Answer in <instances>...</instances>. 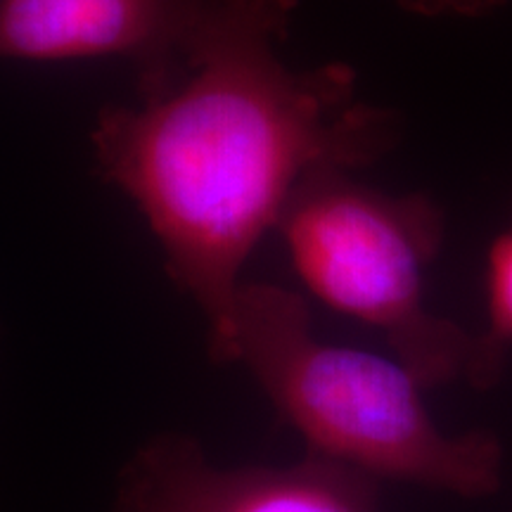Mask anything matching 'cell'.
Listing matches in <instances>:
<instances>
[{
    "instance_id": "6da1fadb",
    "label": "cell",
    "mask_w": 512,
    "mask_h": 512,
    "mask_svg": "<svg viewBox=\"0 0 512 512\" xmlns=\"http://www.w3.org/2000/svg\"><path fill=\"white\" fill-rule=\"evenodd\" d=\"M294 0H209L181 72L93 128L102 176L136 204L166 273L228 335L249 256L278 230L306 178L377 162L399 140L394 112L358 95L347 64L280 57Z\"/></svg>"
},
{
    "instance_id": "7a4b0ae2",
    "label": "cell",
    "mask_w": 512,
    "mask_h": 512,
    "mask_svg": "<svg viewBox=\"0 0 512 512\" xmlns=\"http://www.w3.org/2000/svg\"><path fill=\"white\" fill-rule=\"evenodd\" d=\"M214 358L245 366L313 456L373 479L465 498L501 489L503 448L494 434L441 432L411 370L323 342L313 332L309 306L285 287L242 285Z\"/></svg>"
},
{
    "instance_id": "3957f363",
    "label": "cell",
    "mask_w": 512,
    "mask_h": 512,
    "mask_svg": "<svg viewBox=\"0 0 512 512\" xmlns=\"http://www.w3.org/2000/svg\"><path fill=\"white\" fill-rule=\"evenodd\" d=\"M278 233L306 290L382 332L422 387L470 382L477 332L425 304V271L444 242V214L430 197L389 195L328 171L299 185Z\"/></svg>"
},
{
    "instance_id": "277c9868",
    "label": "cell",
    "mask_w": 512,
    "mask_h": 512,
    "mask_svg": "<svg viewBox=\"0 0 512 512\" xmlns=\"http://www.w3.org/2000/svg\"><path fill=\"white\" fill-rule=\"evenodd\" d=\"M117 512H377V479L313 453L285 467L216 465L192 437L162 434L126 463Z\"/></svg>"
},
{
    "instance_id": "5b68a950",
    "label": "cell",
    "mask_w": 512,
    "mask_h": 512,
    "mask_svg": "<svg viewBox=\"0 0 512 512\" xmlns=\"http://www.w3.org/2000/svg\"><path fill=\"white\" fill-rule=\"evenodd\" d=\"M209 0H0V62L121 60L140 98L164 91Z\"/></svg>"
},
{
    "instance_id": "8992f818",
    "label": "cell",
    "mask_w": 512,
    "mask_h": 512,
    "mask_svg": "<svg viewBox=\"0 0 512 512\" xmlns=\"http://www.w3.org/2000/svg\"><path fill=\"white\" fill-rule=\"evenodd\" d=\"M486 311L489 325L477 332V363L470 377L477 389L494 387L512 349V228L498 235L486 256Z\"/></svg>"
},
{
    "instance_id": "52a82bcc",
    "label": "cell",
    "mask_w": 512,
    "mask_h": 512,
    "mask_svg": "<svg viewBox=\"0 0 512 512\" xmlns=\"http://www.w3.org/2000/svg\"><path fill=\"white\" fill-rule=\"evenodd\" d=\"M408 10L418 12V15L427 17H441V15H458V17H472L482 15L498 8L505 0H399Z\"/></svg>"
}]
</instances>
